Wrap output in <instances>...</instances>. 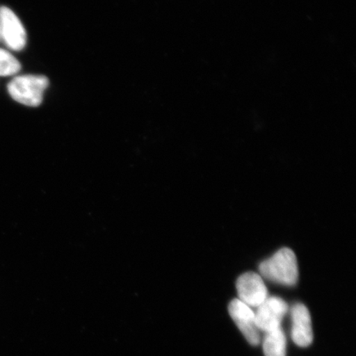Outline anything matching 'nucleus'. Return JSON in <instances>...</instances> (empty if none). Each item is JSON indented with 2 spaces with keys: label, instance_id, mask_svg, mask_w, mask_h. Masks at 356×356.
<instances>
[{
  "label": "nucleus",
  "instance_id": "7",
  "mask_svg": "<svg viewBox=\"0 0 356 356\" xmlns=\"http://www.w3.org/2000/svg\"><path fill=\"white\" fill-rule=\"evenodd\" d=\"M292 327L291 338L293 343L300 347H308L314 341L311 315L305 305L298 302L291 310Z\"/></svg>",
  "mask_w": 356,
  "mask_h": 356
},
{
  "label": "nucleus",
  "instance_id": "9",
  "mask_svg": "<svg viewBox=\"0 0 356 356\" xmlns=\"http://www.w3.org/2000/svg\"><path fill=\"white\" fill-rule=\"evenodd\" d=\"M21 64L10 52L0 49V76H11L19 73Z\"/></svg>",
  "mask_w": 356,
  "mask_h": 356
},
{
  "label": "nucleus",
  "instance_id": "5",
  "mask_svg": "<svg viewBox=\"0 0 356 356\" xmlns=\"http://www.w3.org/2000/svg\"><path fill=\"white\" fill-rule=\"evenodd\" d=\"M236 288L238 300L251 308H257L268 297V291L260 275L246 273L240 275Z\"/></svg>",
  "mask_w": 356,
  "mask_h": 356
},
{
  "label": "nucleus",
  "instance_id": "3",
  "mask_svg": "<svg viewBox=\"0 0 356 356\" xmlns=\"http://www.w3.org/2000/svg\"><path fill=\"white\" fill-rule=\"evenodd\" d=\"M289 311L287 302L277 296L267 297L255 312V321L258 330L270 332L282 327V320Z\"/></svg>",
  "mask_w": 356,
  "mask_h": 356
},
{
  "label": "nucleus",
  "instance_id": "6",
  "mask_svg": "<svg viewBox=\"0 0 356 356\" xmlns=\"http://www.w3.org/2000/svg\"><path fill=\"white\" fill-rule=\"evenodd\" d=\"M0 35L7 46L15 51L26 44V33L20 19L10 8H0Z\"/></svg>",
  "mask_w": 356,
  "mask_h": 356
},
{
  "label": "nucleus",
  "instance_id": "2",
  "mask_svg": "<svg viewBox=\"0 0 356 356\" xmlns=\"http://www.w3.org/2000/svg\"><path fill=\"white\" fill-rule=\"evenodd\" d=\"M49 79L42 75H22L8 84V91L13 100L29 106L42 104Z\"/></svg>",
  "mask_w": 356,
  "mask_h": 356
},
{
  "label": "nucleus",
  "instance_id": "4",
  "mask_svg": "<svg viewBox=\"0 0 356 356\" xmlns=\"http://www.w3.org/2000/svg\"><path fill=\"white\" fill-rule=\"evenodd\" d=\"M231 318L243 333L248 343L252 346L260 344V331L258 330L255 321V312L243 302L234 299L229 305Z\"/></svg>",
  "mask_w": 356,
  "mask_h": 356
},
{
  "label": "nucleus",
  "instance_id": "1",
  "mask_svg": "<svg viewBox=\"0 0 356 356\" xmlns=\"http://www.w3.org/2000/svg\"><path fill=\"white\" fill-rule=\"evenodd\" d=\"M262 277L286 286H295L299 279L297 258L291 249H280L259 266Z\"/></svg>",
  "mask_w": 356,
  "mask_h": 356
},
{
  "label": "nucleus",
  "instance_id": "8",
  "mask_svg": "<svg viewBox=\"0 0 356 356\" xmlns=\"http://www.w3.org/2000/svg\"><path fill=\"white\" fill-rule=\"evenodd\" d=\"M286 336L282 327L265 332L262 341L265 356H286Z\"/></svg>",
  "mask_w": 356,
  "mask_h": 356
}]
</instances>
